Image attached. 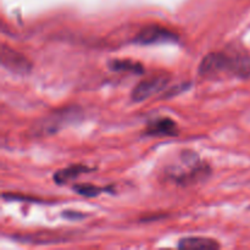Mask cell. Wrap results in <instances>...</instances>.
<instances>
[{"label": "cell", "instance_id": "1", "mask_svg": "<svg viewBox=\"0 0 250 250\" xmlns=\"http://www.w3.org/2000/svg\"><path fill=\"white\" fill-rule=\"evenodd\" d=\"M198 73L205 80H224L227 77H250V58L237 49L217 51L204 56L198 67Z\"/></svg>", "mask_w": 250, "mask_h": 250}, {"label": "cell", "instance_id": "2", "mask_svg": "<svg viewBox=\"0 0 250 250\" xmlns=\"http://www.w3.org/2000/svg\"><path fill=\"white\" fill-rule=\"evenodd\" d=\"M210 175H211V167L208 164L200 161L197 154L193 151H183L182 167L172 168L170 172V178L177 185L187 187V186L204 182Z\"/></svg>", "mask_w": 250, "mask_h": 250}, {"label": "cell", "instance_id": "3", "mask_svg": "<svg viewBox=\"0 0 250 250\" xmlns=\"http://www.w3.org/2000/svg\"><path fill=\"white\" fill-rule=\"evenodd\" d=\"M81 115H82V111L77 106L60 109L55 112H51L44 119L39 120L38 124L34 125L33 132L37 136L54 134L62 129L65 126L70 125L71 122L77 121Z\"/></svg>", "mask_w": 250, "mask_h": 250}, {"label": "cell", "instance_id": "4", "mask_svg": "<svg viewBox=\"0 0 250 250\" xmlns=\"http://www.w3.org/2000/svg\"><path fill=\"white\" fill-rule=\"evenodd\" d=\"M170 82V76L167 73L154 75L151 77L141 81L132 90L131 98L134 103H142L161 92Z\"/></svg>", "mask_w": 250, "mask_h": 250}, {"label": "cell", "instance_id": "5", "mask_svg": "<svg viewBox=\"0 0 250 250\" xmlns=\"http://www.w3.org/2000/svg\"><path fill=\"white\" fill-rule=\"evenodd\" d=\"M178 41V34L170 31L159 24H151L146 26L138 32L134 37V43L142 44V45H150V44H161V43H173Z\"/></svg>", "mask_w": 250, "mask_h": 250}, {"label": "cell", "instance_id": "6", "mask_svg": "<svg viewBox=\"0 0 250 250\" xmlns=\"http://www.w3.org/2000/svg\"><path fill=\"white\" fill-rule=\"evenodd\" d=\"M0 59L1 65L6 70L16 73V75H28L32 70V63L23 54L9 48L6 44L1 45L0 51Z\"/></svg>", "mask_w": 250, "mask_h": 250}, {"label": "cell", "instance_id": "7", "mask_svg": "<svg viewBox=\"0 0 250 250\" xmlns=\"http://www.w3.org/2000/svg\"><path fill=\"white\" fill-rule=\"evenodd\" d=\"M178 132L180 131H178L177 124L170 117H161L155 121L149 122L146 129V136L153 137H175L178 136Z\"/></svg>", "mask_w": 250, "mask_h": 250}, {"label": "cell", "instance_id": "8", "mask_svg": "<svg viewBox=\"0 0 250 250\" xmlns=\"http://www.w3.org/2000/svg\"><path fill=\"white\" fill-rule=\"evenodd\" d=\"M95 168L89 167V166L82 165V164H78V165H71L68 167L62 168V170H59L54 173L53 178L55 181L56 185H66L70 181H75L76 178H78L80 176L84 175V173H89L92 171H94Z\"/></svg>", "mask_w": 250, "mask_h": 250}, {"label": "cell", "instance_id": "9", "mask_svg": "<svg viewBox=\"0 0 250 250\" xmlns=\"http://www.w3.org/2000/svg\"><path fill=\"white\" fill-rule=\"evenodd\" d=\"M180 249H219L220 244L215 239L204 237H187L178 242Z\"/></svg>", "mask_w": 250, "mask_h": 250}, {"label": "cell", "instance_id": "10", "mask_svg": "<svg viewBox=\"0 0 250 250\" xmlns=\"http://www.w3.org/2000/svg\"><path fill=\"white\" fill-rule=\"evenodd\" d=\"M107 66L111 71L115 72H129L134 73V75H141L144 73V67L141 62L137 61H132L129 59H125V60H120V59H115L107 62Z\"/></svg>", "mask_w": 250, "mask_h": 250}, {"label": "cell", "instance_id": "11", "mask_svg": "<svg viewBox=\"0 0 250 250\" xmlns=\"http://www.w3.org/2000/svg\"><path fill=\"white\" fill-rule=\"evenodd\" d=\"M73 190H76V193H78L80 195H83V197L93 198L104 192H109L110 188L98 187V186L94 185H76L73 186Z\"/></svg>", "mask_w": 250, "mask_h": 250}, {"label": "cell", "instance_id": "12", "mask_svg": "<svg viewBox=\"0 0 250 250\" xmlns=\"http://www.w3.org/2000/svg\"><path fill=\"white\" fill-rule=\"evenodd\" d=\"M62 216L70 220H80V219H83V217H85L87 215L81 214V212H77V211H65L62 214Z\"/></svg>", "mask_w": 250, "mask_h": 250}]
</instances>
